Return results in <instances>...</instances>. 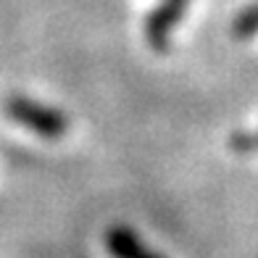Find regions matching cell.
<instances>
[{"mask_svg": "<svg viewBox=\"0 0 258 258\" xmlns=\"http://www.w3.org/2000/svg\"><path fill=\"white\" fill-rule=\"evenodd\" d=\"M105 245H108V250L113 253V258H161L153 250H148L129 227L108 229V234H105Z\"/></svg>", "mask_w": 258, "mask_h": 258, "instance_id": "3957f363", "label": "cell"}, {"mask_svg": "<svg viewBox=\"0 0 258 258\" xmlns=\"http://www.w3.org/2000/svg\"><path fill=\"white\" fill-rule=\"evenodd\" d=\"M255 32H258V3L242 8L240 16L234 19V24H232V34H234V37H240V40L253 37Z\"/></svg>", "mask_w": 258, "mask_h": 258, "instance_id": "277c9868", "label": "cell"}, {"mask_svg": "<svg viewBox=\"0 0 258 258\" xmlns=\"http://www.w3.org/2000/svg\"><path fill=\"white\" fill-rule=\"evenodd\" d=\"M229 145L234 153H255L258 150V132L250 135V132H234L229 137Z\"/></svg>", "mask_w": 258, "mask_h": 258, "instance_id": "5b68a950", "label": "cell"}, {"mask_svg": "<svg viewBox=\"0 0 258 258\" xmlns=\"http://www.w3.org/2000/svg\"><path fill=\"white\" fill-rule=\"evenodd\" d=\"M6 113L16 124L29 126L32 132H37L45 140H58V137H63L66 129H69V116L55 111L53 105L37 103L27 95H11L6 100Z\"/></svg>", "mask_w": 258, "mask_h": 258, "instance_id": "6da1fadb", "label": "cell"}, {"mask_svg": "<svg viewBox=\"0 0 258 258\" xmlns=\"http://www.w3.org/2000/svg\"><path fill=\"white\" fill-rule=\"evenodd\" d=\"M184 8H187V3H182V0H166L156 11H150V16L145 19V40L156 53L169 50L171 32L179 24V19L184 16Z\"/></svg>", "mask_w": 258, "mask_h": 258, "instance_id": "7a4b0ae2", "label": "cell"}, {"mask_svg": "<svg viewBox=\"0 0 258 258\" xmlns=\"http://www.w3.org/2000/svg\"><path fill=\"white\" fill-rule=\"evenodd\" d=\"M182 3H190V0H182Z\"/></svg>", "mask_w": 258, "mask_h": 258, "instance_id": "8992f818", "label": "cell"}]
</instances>
